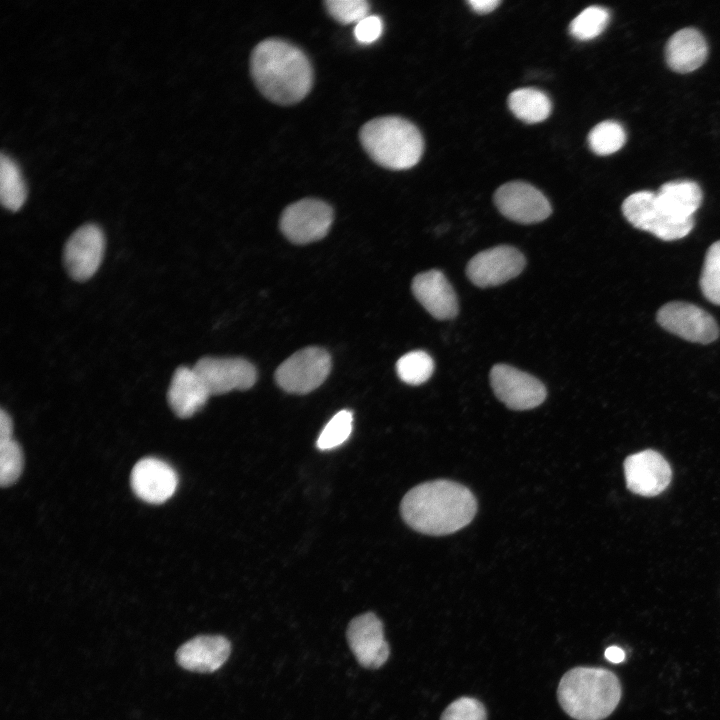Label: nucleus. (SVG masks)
Returning a JSON list of instances; mask_svg holds the SVG:
<instances>
[{"label":"nucleus","mask_w":720,"mask_h":720,"mask_svg":"<svg viewBox=\"0 0 720 720\" xmlns=\"http://www.w3.org/2000/svg\"><path fill=\"white\" fill-rule=\"evenodd\" d=\"M477 511V501L465 486L435 480L412 488L403 497L401 515L415 531L428 535L454 533L468 525Z\"/></svg>","instance_id":"obj_1"},{"label":"nucleus","mask_w":720,"mask_h":720,"mask_svg":"<svg viewBox=\"0 0 720 720\" xmlns=\"http://www.w3.org/2000/svg\"><path fill=\"white\" fill-rule=\"evenodd\" d=\"M250 70L259 91L270 101L290 105L310 91L313 71L306 54L278 38L258 43L251 53Z\"/></svg>","instance_id":"obj_2"},{"label":"nucleus","mask_w":720,"mask_h":720,"mask_svg":"<svg viewBox=\"0 0 720 720\" xmlns=\"http://www.w3.org/2000/svg\"><path fill=\"white\" fill-rule=\"evenodd\" d=\"M622 695L618 677L599 667H575L561 678L557 698L576 720H603L617 707Z\"/></svg>","instance_id":"obj_3"},{"label":"nucleus","mask_w":720,"mask_h":720,"mask_svg":"<svg viewBox=\"0 0 720 720\" xmlns=\"http://www.w3.org/2000/svg\"><path fill=\"white\" fill-rule=\"evenodd\" d=\"M359 139L367 154L380 166L404 170L416 165L423 153L418 128L398 116H383L366 122Z\"/></svg>","instance_id":"obj_4"},{"label":"nucleus","mask_w":720,"mask_h":720,"mask_svg":"<svg viewBox=\"0 0 720 720\" xmlns=\"http://www.w3.org/2000/svg\"><path fill=\"white\" fill-rule=\"evenodd\" d=\"M622 212L635 228L671 241L685 237L694 226V218L679 220L668 216L658 205L656 193L638 191L628 196L622 204Z\"/></svg>","instance_id":"obj_5"},{"label":"nucleus","mask_w":720,"mask_h":720,"mask_svg":"<svg viewBox=\"0 0 720 720\" xmlns=\"http://www.w3.org/2000/svg\"><path fill=\"white\" fill-rule=\"evenodd\" d=\"M331 370L329 353L319 347H306L282 362L275 380L288 393L306 394L318 388Z\"/></svg>","instance_id":"obj_6"},{"label":"nucleus","mask_w":720,"mask_h":720,"mask_svg":"<svg viewBox=\"0 0 720 720\" xmlns=\"http://www.w3.org/2000/svg\"><path fill=\"white\" fill-rule=\"evenodd\" d=\"M333 222V209L326 202L306 198L287 206L280 218L284 236L295 244H307L325 237Z\"/></svg>","instance_id":"obj_7"},{"label":"nucleus","mask_w":720,"mask_h":720,"mask_svg":"<svg viewBox=\"0 0 720 720\" xmlns=\"http://www.w3.org/2000/svg\"><path fill=\"white\" fill-rule=\"evenodd\" d=\"M490 382L496 397L513 410L535 408L543 403L547 394L540 380L506 364L493 366Z\"/></svg>","instance_id":"obj_8"},{"label":"nucleus","mask_w":720,"mask_h":720,"mask_svg":"<svg viewBox=\"0 0 720 720\" xmlns=\"http://www.w3.org/2000/svg\"><path fill=\"white\" fill-rule=\"evenodd\" d=\"M210 396L232 390H247L257 380L252 363L240 357H203L193 367Z\"/></svg>","instance_id":"obj_9"},{"label":"nucleus","mask_w":720,"mask_h":720,"mask_svg":"<svg viewBox=\"0 0 720 720\" xmlns=\"http://www.w3.org/2000/svg\"><path fill=\"white\" fill-rule=\"evenodd\" d=\"M657 321L665 330L691 342L707 344L719 335L714 318L691 303L674 301L663 305Z\"/></svg>","instance_id":"obj_10"},{"label":"nucleus","mask_w":720,"mask_h":720,"mask_svg":"<svg viewBox=\"0 0 720 720\" xmlns=\"http://www.w3.org/2000/svg\"><path fill=\"white\" fill-rule=\"evenodd\" d=\"M526 264L516 248L496 246L476 254L467 264L466 274L478 287L497 286L518 276Z\"/></svg>","instance_id":"obj_11"},{"label":"nucleus","mask_w":720,"mask_h":720,"mask_svg":"<svg viewBox=\"0 0 720 720\" xmlns=\"http://www.w3.org/2000/svg\"><path fill=\"white\" fill-rule=\"evenodd\" d=\"M494 202L501 214L523 224L543 221L552 211L549 201L538 189L521 181L500 186Z\"/></svg>","instance_id":"obj_12"},{"label":"nucleus","mask_w":720,"mask_h":720,"mask_svg":"<svg viewBox=\"0 0 720 720\" xmlns=\"http://www.w3.org/2000/svg\"><path fill=\"white\" fill-rule=\"evenodd\" d=\"M104 247V235L97 225L87 223L76 229L64 247L69 275L77 281L90 279L101 264Z\"/></svg>","instance_id":"obj_13"},{"label":"nucleus","mask_w":720,"mask_h":720,"mask_svg":"<svg viewBox=\"0 0 720 720\" xmlns=\"http://www.w3.org/2000/svg\"><path fill=\"white\" fill-rule=\"evenodd\" d=\"M623 466L626 486L634 494L653 497L670 484L671 467L657 451L648 449L629 455Z\"/></svg>","instance_id":"obj_14"},{"label":"nucleus","mask_w":720,"mask_h":720,"mask_svg":"<svg viewBox=\"0 0 720 720\" xmlns=\"http://www.w3.org/2000/svg\"><path fill=\"white\" fill-rule=\"evenodd\" d=\"M347 641L359 664L368 669L381 667L388 659L390 649L384 637L383 624L373 613H364L347 628Z\"/></svg>","instance_id":"obj_15"},{"label":"nucleus","mask_w":720,"mask_h":720,"mask_svg":"<svg viewBox=\"0 0 720 720\" xmlns=\"http://www.w3.org/2000/svg\"><path fill=\"white\" fill-rule=\"evenodd\" d=\"M130 484L135 495L141 500L151 504H161L175 493L178 477L169 464L148 457L134 465Z\"/></svg>","instance_id":"obj_16"},{"label":"nucleus","mask_w":720,"mask_h":720,"mask_svg":"<svg viewBox=\"0 0 720 720\" xmlns=\"http://www.w3.org/2000/svg\"><path fill=\"white\" fill-rule=\"evenodd\" d=\"M411 288L415 298L434 318L446 320L457 315L456 294L441 271L432 269L419 273Z\"/></svg>","instance_id":"obj_17"},{"label":"nucleus","mask_w":720,"mask_h":720,"mask_svg":"<svg viewBox=\"0 0 720 720\" xmlns=\"http://www.w3.org/2000/svg\"><path fill=\"white\" fill-rule=\"evenodd\" d=\"M230 652L231 644L226 637L199 635L178 648L176 660L186 670L211 673L227 661Z\"/></svg>","instance_id":"obj_18"},{"label":"nucleus","mask_w":720,"mask_h":720,"mask_svg":"<svg viewBox=\"0 0 720 720\" xmlns=\"http://www.w3.org/2000/svg\"><path fill=\"white\" fill-rule=\"evenodd\" d=\"M210 394L195 369L177 368L172 376L167 397L172 411L180 418H189L207 402Z\"/></svg>","instance_id":"obj_19"},{"label":"nucleus","mask_w":720,"mask_h":720,"mask_svg":"<svg viewBox=\"0 0 720 720\" xmlns=\"http://www.w3.org/2000/svg\"><path fill=\"white\" fill-rule=\"evenodd\" d=\"M708 48L703 35L695 28H684L673 34L665 48L668 66L678 73L698 69L705 61Z\"/></svg>","instance_id":"obj_20"},{"label":"nucleus","mask_w":720,"mask_h":720,"mask_svg":"<svg viewBox=\"0 0 720 720\" xmlns=\"http://www.w3.org/2000/svg\"><path fill=\"white\" fill-rule=\"evenodd\" d=\"M656 199L668 216L679 220L693 219L702 202V191L694 181L675 180L663 184Z\"/></svg>","instance_id":"obj_21"},{"label":"nucleus","mask_w":720,"mask_h":720,"mask_svg":"<svg viewBox=\"0 0 720 720\" xmlns=\"http://www.w3.org/2000/svg\"><path fill=\"white\" fill-rule=\"evenodd\" d=\"M508 106L518 119L529 124L544 121L552 109L547 95L533 88H521L513 91L508 97Z\"/></svg>","instance_id":"obj_22"},{"label":"nucleus","mask_w":720,"mask_h":720,"mask_svg":"<svg viewBox=\"0 0 720 720\" xmlns=\"http://www.w3.org/2000/svg\"><path fill=\"white\" fill-rule=\"evenodd\" d=\"M26 198V188L17 163L7 154H0V200L2 205L17 211Z\"/></svg>","instance_id":"obj_23"},{"label":"nucleus","mask_w":720,"mask_h":720,"mask_svg":"<svg viewBox=\"0 0 720 720\" xmlns=\"http://www.w3.org/2000/svg\"><path fill=\"white\" fill-rule=\"evenodd\" d=\"M626 141V133L621 124L606 120L597 124L588 135L591 150L597 155L606 156L617 152Z\"/></svg>","instance_id":"obj_24"},{"label":"nucleus","mask_w":720,"mask_h":720,"mask_svg":"<svg viewBox=\"0 0 720 720\" xmlns=\"http://www.w3.org/2000/svg\"><path fill=\"white\" fill-rule=\"evenodd\" d=\"M399 378L410 385L426 382L434 371V362L429 354L421 350L406 353L396 363Z\"/></svg>","instance_id":"obj_25"},{"label":"nucleus","mask_w":720,"mask_h":720,"mask_svg":"<svg viewBox=\"0 0 720 720\" xmlns=\"http://www.w3.org/2000/svg\"><path fill=\"white\" fill-rule=\"evenodd\" d=\"M609 12L600 6H590L578 14L569 25L570 34L581 41L599 36L609 22Z\"/></svg>","instance_id":"obj_26"},{"label":"nucleus","mask_w":720,"mask_h":720,"mask_svg":"<svg viewBox=\"0 0 720 720\" xmlns=\"http://www.w3.org/2000/svg\"><path fill=\"white\" fill-rule=\"evenodd\" d=\"M353 414L349 410L337 412L321 431L316 446L320 450H331L343 444L351 435Z\"/></svg>","instance_id":"obj_27"},{"label":"nucleus","mask_w":720,"mask_h":720,"mask_svg":"<svg viewBox=\"0 0 720 720\" xmlns=\"http://www.w3.org/2000/svg\"><path fill=\"white\" fill-rule=\"evenodd\" d=\"M703 295L712 303L720 305V240L707 250L700 277Z\"/></svg>","instance_id":"obj_28"},{"label":"nucleus","mask_w":720,"mask_h":720,"mask_svg":"<svg viewBox=\"0 0 720 720\" xmlns=\"http://www.w3.org/2000/svg\"><path fill=\"white\" fill-rule=\"evenodd\" d=\"M24 458L20 445L13 439L0 440V483L14 484L23 470Z\"/></svg>","instance_id":"obj_29"},{"label":"nucleus","mask_w":720,"mask_h":720,"mask_svg":"<svg viewBox=\"0 0 720 720\" xmlns=\"http://www.w3.org/2000/svg\"><path fill=\"white\" fill-rule=\"evenodd\" d=\"M328 13L342 24H356L368 16L369 3L365 0H326Z\"/></svg>","instance_id":"obj_30"},{"label":"nucleus","mask_w":720,"mask_h":720,"mask_svg":"<svg viewBox=\"0 0 720 720\" xmlns=\"http://www.w3.org/2000/svg\"><path fill=\"white\" fill-rule=\"evenodd\" d=\"M440 720H487L486 709L475 698L460 697L444 710Z\"/></svg>","instance_id":"obj_31"},{"label":"nucleus","mask_w":720,"mask_h":720,"mask_svg":"<svg viewBox=\"0 0 720 720\" xmlns=\"http://www.w3.org/2000/svg\"><path fill=\"white\" fill-rule=\"evenodd\" d=\"M383 30V23L380 17L368 15L360 20L354 29L356 39L363 44H369L379 38Z\"/></svg>","instance_id":"obj_32"},{"label":"nucleus","mask_w":720,"mask_h":720,"mask_svg":"<svg viewBox=\"0 0 720 720\" xmlns=\"http://www.w3.org/2000/svg\"><path fill=\"white\" fill-rule=\"evenodd\" d=\"M499 0H470L468 4L478 14H487L498 7Z\"/></svg>","instance_id":"obj_33"},{"label":"nucleus","mask_w":720,"mask_h":720,"mask_svg":"<svg viewBox=\"0 0 720 720\" xmlns=\"http://www.w3.org/2000/svg\"><path fill=\"white\" fill-rule=\"evenodd\" d=\"M13 438V422L10 415L1 409L0 412V440Z\"/></svg>","instance_id":"obj_34"},{"label":"nucleus","mask_w":720,"mask_h":720,"mask_svg":"<svg viewBox=\"0 0 720 720\" xmlns=\"http://www.w3.org/2000/svg\"><path fill=\"white\" fill-rule=\"evenodd\" d=\"M605 658L612 663H621L625 660V652L617 646H610L605 650Z\"/></svg>","instance_id":"obj_35"}]
</instances>
